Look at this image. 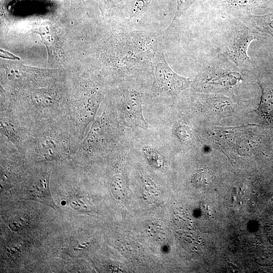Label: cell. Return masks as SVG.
I'll list each match as a JSON object with an SVG mask.
<instances>
[{"mask_svg":"<svg viewBox=\"0 0 273 273\" xmlns=\"http://www.w3.org/2000/svg\"><path fill=\"white\" fill-rule=\"evenodd\" d=\"M162 35L161 32L123 29L105 41L102 58L120 76L146 71L152 73L153 60L162 42Z\"/></svg>","mask_w":273,"mask_h":273,"instance_id":"6da1fadb","label":"cell"},{"mask_svg":"<svg viewBox=\"0 0 273 273\" xmlns=\"http://www.w3.org/2000/svg\"><path fill=\"white\" fill-rule=\"evenodd\" d=\"M203 70L192 82L196 90L207 91L214 88L230 89L237 85L241 80L240 73L234 64L225 55H215L209 57Z\"/></svg>","mask_w":273,"mask_h":273,"instance_id":"7a4b0ae2","label":"cell"},{"mask_svg":"<svg viewBox=\"0 0 273 273\" xmlns=\"http://www.w3.org/2000/svg\"><path fill=\"white\" fill-rule=\"evenodd\" d=\"M162 42L156 52L152 68L153 91L162 95H174L187 88L192 81L176 73L167 63Z\"/></svg>","mask_w":273,"mask_h":273,"instance_id":"3957f363","label":"cell"},{"mask_svg":"<svg viewBox=\"0 0 273 273\" xmlns=\"http://www.w3.org/2000/svg\"><path fill=\"white\" fill-rule=\"evenodd\" d=\"M229 33L225 43V55L237 66L251 64L248 49L252 41L260 38L262 33L252 24L250 26L243 22H238Z\"/></svg>","mask_w":273,"mask_h":273,"instance_id":"277c9868","label":"cell"},{"mask_svg":"<svg viewBox=\"0 0 273 273\" xmlns=\"http://www.w3.org/2000/svg\"><path fill=\"white\" fill-rule=\"evenodd\" d=\"M120 102L125 124L143 129L149 128L143 114V95L141 92L132 88H123L121 90Z\"/></svg>","mask_w":273,"mask_h":273,"instance_id":"5b68a950","label":"cell"},{"mask_svg":"<svg viewBox=\"0 0 273 273\" xmlns=\"http://www.w3.org/2000/svg\"><path fill=\"white\" fill-rule=\"evenodd\" d=\"M49 179V173L36 174L22 185L19 194L22 199L44 203L59 211V208L56 205L51 196Z\"/></svg>","mask_w":273,"mask_h":273,"instance_id":"8992f818","label":"cell"},{"mask_svg":"<svg viewBox=\"0 0 273 273\" xmlns=\"http://www.w3.org/2000/svg\"><path fill=\"white\" fill-rule=\"evenodd\" d=\"M271 0H221L225 14L245 18L253 11L266 7Z\"/></svg>","mask_w":273,"mask_h":273,"instance_id":"52a82bcc","label":"cell"},{"mask_svg":"<svg viewBox=\"0 0 273 273\" xmlns=\"http://www.w3.org/2000/svg\"><path fill=\"white\" fill-rule=\"evenodd\" d=\"M45 71L46 70L43 69L14 63L7 66L5 74L7 78L10 81L25 84L33 81L39 74Z\"/></svg>","mask_w":273,"mask_h":273,"instance_id":"ba28073f","label":"cell"},{"mask_svg":"<svg viewBox=\"0 0 273 273\" xmlns=\"http://www.w3.org/2000/svg\"><path fill=\"white\" fill-rule=\"evenodd\" d=\"M46 46L48 60H51L59 46V37L54 25L49 21L42 23L37 32Z\"/></svg>","mask_w":273,"mask_h":273,"instance_id":"9c48e42d","label":"cell"},{"mask_svg":"<svg viewBox=\"0 0 273 273\" xmlns=\"http://www.w3.org/2000/svg\"><path fill=\"white\" fill-rule=\"evenodd\" d=\"M261 89L259 111L268 118H273V84L268 81L257 82Z\"/></svg>","mask_w":273,"mask_h":273,"instance_id":"30bf717a","label":"cell"},{"mask_svg":"<svg viewBox=\"0 0 273 273\" xmlns=\"http://www.w3.org/2000/svg\"><path fill=\"white\" fill-rule=\"evenodd\" d=\"M67 147L62 142L54 138H46L41 142L39 151L46 159H55L67 152Z\"/></svg>","mask_w":273,"mask_h":273,"instance_id":"8fae6325","label":"cell"},{"mask_svg":"<svg viewBox=\"0 0 273 273\" xmlns=\"http://www.w3.org/2000/svg\"><path fill=\"white\" fill-rule=\"evenodd\" d=\"M247 21L263 34L266 33L273 37V12L266 15H249L244 18Z\"/></svg>","mask_w":273,"mask_h":273,"instance_id":"7c38bea8","label":"cell"},{"mask_svg":"<svg viewBox=\"0 0 273 273\" xmlns=\"http://www.w3.org/2000/svg\"><path fill=\"white\" fill-rule=\"evenodd\" d=\"M124 161L121 160L118 164L111 183V188L115 197L119 200L124 198L125 190V180L123 169Z\"/></svg>","mask_w":273,"mask_h":273,"instance_id":"4fadbf2b","label":"cell"},{"mask_svg":"<svg viewBox=\"0 0 273 273\" xmlns=\"http://www.w3.org/2000/svg\"><path fill=\"white\" fill-rule=\"evenodd\" d=\"M1 128L2 132L16 146L18 147L20 139L18 131L15 126L7 119L1 121Z\"/></svg>","mask_w":273,"mask_h":273,"instance_id":"5bb4252c","label":"cell"},{"mask_svg":"<svg viewBox=\"0 0 273 273\" xmlns=\"http://www.w3.org/2000/svg\"><path fill=\"white\" fill-rule=\"evenodd\" d=\"M31 99L34 103L40 106H49L52 104L53 101L52 94L42 89L34 92Z\"/></svg>","mask_w":273,"mask_h":273,"instance_id":"9a60e30c","label":"cell"},{"mask_svg":"<svg viewBox=\"0 0 273 273\" xmlns=\"http://www.w3.org/2000/svg\"><path fill=\"white\" fill-rule=\"evenodd\" d=\"M177 7L176 12L172 21L171 26L176 22L180 17L187 11V10L198 0H176Z\"/></svg>","mask_w":273,"mask_h":273,"instance_id":"2e32d148","label":"cell"},{"mask_svg":"<svg viewBox=\"0 0 273 273\" xmlns=\"http://www.w3.org/2000/svg\"><path fill=\"white\" fill-rule=\"evenodd\" d=\"M151 1L152 0H136L132 8L130 19L144 13L148 9Z\"/></svg>","mask_w":273,"mask_h":273,"instance_id":"e0dca14e","label":"cell"},{"mask_svg":"<svg viewBox=\"0 0 273 273\" xmlns=\"http://www.w3.org/2000/svg\"><path fill=\"white\" fill-rule=\"evenodd\" d=\"M145 153L148 161L156 167H161L163 165V159L160 154L149 149L145 150Z\"/></svg>","mask_w":273,"mask_h":273,"instance_id":"ac0fdd59","label":"cell"},{"mask_svg":"<svg viewBox=\"0 0 273 273\" xmlns=\"http://www.w3.org/2000/svg\"><path fill=\"white\" fill-rule=\"evenodd\" d=\"M123 0H99L100 9L102 13L118 5Z\"/></svg>","mask_w":273,"mask_h":273,"instance_id":"d6986e66","label":"cell"},{"mask_svg":"<svg viewBox=\"0 0 273 273\" xmlns=\"http://www.w3.org/2000/svg\"><path fill=\"white\" fill-rule=\"evenodd\" d=\"M0 52H1L0 56L1 58H4V59H10V60H20V58L18 57L13 55V54L7 51L1 49Z\"/></svg>","mask_w":273,"mask_h":273,"instance_id":"ffe728a7","label":"cell"},{"mask_svg":"<svg viewBox=\"0 0 273 273\" xmlns=\"http://www.w3.org/2000/svg\"><path fill=\"white\" fill-rule=\"evenodd\" d=\"M145 190L146 191V194L147 196L149 197H154L155 198L157 196V192L155 188H154V187L151 186L149 187V185H147L146 186Z\"/></svg>","mask_w":273,"mask_h":273,"instance_id":"44dd1931","label":"cell"},{"mask_svg":"<svg viewBox=\"0 0 273 273\" xmlns=\"http://www.w3.org/2000/svg\"><path fill=\"white\" fill-rule=\"evenodd\" d=\"M70 1H71V3H72V0H70ZM81 1L83 2V4H84V7H85V9H86V6H85V2L84 1V0H81Z\"/></svg>","mask_w":273,"mask_h":273,"instance_id":"7402d4cb","label":"cell"}]
</instances>
